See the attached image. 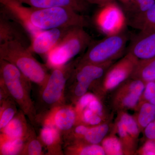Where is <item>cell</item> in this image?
<instances>
[{
  "label": "cell",
  "mask_w": 155,
  "mask_h": 155,
  "mask_svg": "<svg viewBox=\"0 0 155 155\" xmlns=\"http://www.w3.org/2000/svg\"><path fill=\"white\" fill-rule=\"evenodd\" d=\"M0 3L1 13L21 25L31 39L43 30L88 25L84 16L68 8L27 7L16 0H0Z\"/></svg>",
  "instance_id": "cell-1"
},
{
  "label": "cell",
  "mask_w": 155,
  "mask_h": 155,
  "mask_svg": "<svg viewBox=\"0 0 155 155\" xmlns=\"http://www.w3.org/2000/svg\"><path fill=\"white\" fill-rule=\"evenodd\" d=\"M0 82L4 84L31 125H38L35 105L31 97V81L13 64L0 60Z\"/></svg>",
  "instance_id": "cell-2"
},
{
  "label": "cell",
  "mask_w": 155,
  "mask_h": 155,
  "mask_svg": "<svg viewBox=\"0 0 155 155\" xmlns=\"http://www.w3.org/2000/svg\"><path fill=\"white\" fill-rule=\"evenodd\" d=\"M78 61V59L53 69L47 80L41 87L37 105L35 107L38 123L53 109L65 104L67 82Z\"/></svg>",
  "instance_id": "cell-3"
},
{
  "label": "cell",
  "mask_w": 155,
  "mask_h": 155,
  "mask_svg": "<svg viewBox=\"0 0 155 155\" xmlns=\"http://www.w3.org/2000/svg\"><path fill=\"white\" fill-rule=\"evenodd\" d=\"M0 60L14 65L31 82L40 87L44 84L49 75L46 67L34 58L33 53L18 41L0 45Z\"/></svg>",
  "instance_id": "cell-4"
},
{
  "label": "cell",
  "mask_w": 155,
  "mask_h": 155,
  "mask_svg": "<svg viewBox=\"0 0 155 155\" xmlns=\"http://www.w3.org/2000/svg\"><path fill=\"white\" fill-rule=\"evenodd\" d=\"M92 41L84 27L69 28L61 41L45 56L48 67L54 69L66 65L87 49Z\"/></svg>",
  "instance_id": "cell-5"
},
{
  "label": "cell",
  "mask_w": 155,
  "mask_h": 155,
  "mask_svg": "<svg viewBox=\"0 0 155 155\" xmlns=\"http://www.w3.org/2000/svg\"><path fill=\"white\" fill-rule=\"evenodd\" d=\"M128 40L127 35L122 32L106 36L91 43L85 53L78 58V64H102L114 62L124 54Z\"/></svg>",
  "instance_id": "cell-6"
},
{
  "label": "cell",
  "mask_w": 155,
  "mask_h": 155,
  "mask_svg": "<svg viewBox=\"0 0 155 155\" xmlns=\"http://www.w3.org/2000/svg\"><path fill=\"white\" fill-rule=\"evenodd\" d=\"M139 60L130 53L108 68L101 81L95 87V94L99 98L115 90L131 78Z\"/></svg>",
  "instance_id": "cell-7"
},
{
  "label": "cell",
  "mask_w": 155,
  "mask_h": 155,
  "mask_svg": "<svg viewBox=\"0 0 155 155\" xmlns=\"http://www.w3.org/2000/svg\"><path fill=\"white\" fill-rule=\"evenodd\" d=\"M112 129L121 141L124 155L135 154L140 130L134 116L125 111L118 112Z\"/></svg>",
  "instance_id": "cell-8"
},
{
  "label": "cell",
  "mask_w": 155,
  "mask_h": 155,
  "mask_svg": "<svg viewBox=\"0 0 155 155\" xmlns=\"http://www.w3.org/2000/svg\"><path fill=\"white\" fill-rule=\"evenodd\" d=\"M94 17V22L99 30L106 36L123 32L127 20L123 10L116 2L101 7Z\"/></svg>",
  "instance_id": "cell-9"
},
{
  "label": "cell",
  "mask_w": 155,
  "mask_h": 155,
  "mask_svg": "<svg viewBox=\"0 0 155 155\" xmlns=\"http://www.w3.org/2000/svg\"><path fill=\"white\" fill-rule=\"evenodd\" d=\"M145 83L139 79L130 78L115 90L112 104L115 110H135L140 101Z\"/></svg>",
  "instance_id": "cell-10"
},
{
  "label": "cell",
  "mask_w": 155,
  "mask_h": 155,
  "mask_svg": "<svg viewBox=\"0 0 155 155\" xmlns=\"http://www.w3.org/2000/svg\"><path fill=\"white\" fill-rule=\"evenodd\" d=\"M77 121L78 114L75 106L65 104L52 110L40 123L55 127L62 137L77 125Z\"/></svg>",
  "instance_id": "cell-11"
},
{
  "label": "cell",
  "mask_w": 155,
  "mask_h": 155,
  "mask_svg": "<svg viewBox=\"0 0 155 155\" xmlns=\"http://www.w3.org/2000/svg\"><path fill=\"white\" fill-rule=\"evenodd\" d=\"M70 28L41 31L31 39L28 49L32 53L45 56L61 41Z\"/></svg>",
  "instance_id": "cell-12"
},
{
  "label": "cell",
  "mask_w": 155,
  "mask_h": 155,
  "mask_svg": "<svg viewBox=\"0 0 155 155\" xmlns=\"http://www.w3.org/2000/svg\"><path fill=\"white\" fill-rule=\"evenodd\" d=\"M114 62L106 64H86L76 65L68 81H81L91 84L94 87Z\"/></svg>",
  "instance_id": "cell-13"
},
{
  "label": "cell",
  "mask_w": 155,
  "mask_h": 155,
  "mask_svg": "<svg viewBox=\"0 0 155 155\" xmlns=\"http://www.w3.org/2000/svg\"><path fill=\"white\" fill-rule=\"evenodd\" d=\"M11 41L19 42L27 48L31 43L30 36L21 25L1 13L0 45Z\"/></svg>",
  "instance_id": "cell-14"
},
{
  "label": "cell",
  "mask_w": 155,
  "mask_h": 155,
  "mask_svg": "<svg viewBox=\"0 0 155 155\" xmlns=\"http://www.w3.org/2000/svg\"><path fill=\"white\" fill-rule=\"evenodd\" d=\"M127 53L133 55L138 60L155 57V32L140 31L130 41Z\"/></svg>",
  "instance_id": "cell-15"
},
{
  "label": "cell",
  "mask_w": 155,
  "mask_h": 155,
  "mask_svg": "<svg viewBox=\"0 0 155 155\" xmlns=\"http://www.w3.org/2000/svg\"><path fill=\"white\" fill-rule=\"evenodd\" d=\"M22 4L38 8L63 7L72 9L78 13L88 11L89 6L84 0H16Z\"/></svg>",
  "instance_id": "cell-16"
},
{
  "label": "cell",
  "mask_w": 155,
  "mask_h": 155,
  "mask_svg": "<svg viewBox=\"0 0 155 155\" xmlns=\"http://www.w3.org/2000/svg\"><path fill=\"white\" fill-rule=\"evenodd\" d=\"M31 126L27 123L26 116L19 109L11 122L1 130V135L10 139L25 138L28 135Z\"/></svg>",
  "instance_id": "cell-17"
},
{
  "label": "cell",
  "mask_w": 155,
  "mask_h": 155,
  "mask_svg": "<svg viewBox=\"0 0 155 155\" xmlns=\"http://www.w3.org/2000/svg\"><path fill=\"white\" fill-rule=\"evenodd\" d=\"M39 137L44 147L47 150L46 154L64 155L62 136L55 127L50 125H43Z\"/></svg>",
  "instance_id": "cell-18"
},
{
  "label": "cell",
  "mask_w": 155,
  "mask_h": 155,
  "mask_svg": "<svg viewBox=\"0 0 155 155\" xmlns=\"http://www.w3.org/2000/svg\"><path fill=\"white\" fill-rule=\"evenodd\" d=\"M127 23L140 31L155 32V3L144 13L129 17Z\"/></svg>",
  "instance_id": "cell-19"
},
{
  "label": "cell",
  "mask_w": 155,
  "mask_h": 155,
  "mask_svg": "<svg viewBox=\"0 0 155 155\" xmlns=\"http://www.w3.org/2000/svg\"><path fill=\"white\" fill-rule=\"evenodd\" d=\"M130 78L139 79L145 84L155 81V57L139 60Z\"/></svg>",
  "instance_id": "cell-20"
},
{
  "label": "cell",
  "mask_w": 155,
  "mask_h": 155,
  "mask_svg": "<svg viewBox=\"0 0 155 155\" xmlns=\"http://www.w3.org/2000/svg\"><path fill=\"white\" fill-rule=\"evenodd\" d=\"M134 116L140 132H143L146 127L155 119V105L149 102H140Z\"/></svg>",
  "instance_id": "cell-21"
},
{
  "label": "cell",
  "mask_w": 155,
  "mask_h": 155,
  "mask_svg": "<svg viewBox=\"0 0 155 155\" xmlns=\"http://www.w3.org/2000/svg\"><path fill=\"white\" fill-rule=\"evenodd\" d=\"M64 154L68 155H105L106 153L100 144L79 143L64 146Z\"/></svg>",
  "instance_id": "cell-22"
},
{
  "label": "cell",
  "mask_w": 155,
  "mask_h": 155,
  "mask_svg": "<svg viewBox=\"0 0 155 155\" xmlns=\"http://www.w3.org/2000/svg\"><path fill=\"white\" fill-rule=\"evenodd\" d=\"M111 127V124L109 122L95 126H89L81 143L100 144L107 135Z\"/></svg>",
  "instance_id": "cell-23"
},
{
  "label": "cell",
  "mask_w": 155,
  "mask_h": 155,
  "mask_svg": "<svg viewBox=\"0 0 155 155\" xmlns=\"http://www.w3.org/2000/svg\"><path fill=\"white\" fill-rule=\"evenodd\" d=\"M27 137L10 139L1 135L0 155H21L22 150L24 148Z\"/></svg>",
  "instance_id": "cell-24"
},
{
  "label": "cell",
  "mask_w": 155,
  "mask_h": 155,
  "mask_svg": "<svg viewBox=\"0 0 155 155\" xmlns=\"http://www.w3.org/2000/svg\"><path fill=\"white\" fill-rule=\"evenodd\" d=\"M0 130L8 125L17 114V104L11 96L0 102Z\"/></svg>",
  "instance_id": "cell-25"
},
{
  "label": "cell",
  "mask_w": 155,
  "mask_h": 155,
  "mask_svg": "<svg viewBox=\"0 0 155 155\" xmlns=\"http://www.w3.org/2000/svg\"><path fill=\"white\" fill-rule=\"evenodd\" d=\"M43 147L42 142L39 137L37 136L34 127L32 125L21 155H45Z\"/></svg>",
  "instance_id": "cell-26"
},
{
  "label": "cell",
  "mask_w": 155,
  "mask_h": 155,
  "mask_svg": "<svg viewBox=\"0 0 155 155\" xmlns=\"http://www.w3.org/2000/svg\"><path fill=\"white\" fill-rule=\"evenodd\" d=\"M101 143L104 150L107 155H124L122 143L120 139L114 132H111Z\"/></svg>",
  "instance_id": "cell-27"
},
{
  "label": "cell",
  "mask_w": 155,
  "mask_h": 155,
  "mask_svg": "<svg viewBox=\"0 0 155 155\" xmlns=\"http://www.w3.org/2000/svg\"><path fill=\"white\" fill-rule=\"evenodd\" d=\"M155 0H127L124 9L129 17L144 13L152 7Z\"/></svg>",
  "instance_id": "cell-28"
},
{
  "label": "cell",
  "mask_w": 155,
  "mask_h": 155,
  "mask_svg": "<svg viewBox=\"0 0 155 155\" xmlns=\"http://www.w3.org/2000/svg\"><path fill=\"white\" fill-rule=\"evenodd\" d=\"M136 154L155 155V140H147L145 142L138 150Z\"/></svg>",
  "instance_id": "cell-29"
},
{
  "label": "cell",
  "mask_w": 155,
  "mask_h": 155,
  "mask_svg": "<svg viewBox=\"0 0 155 155\" xmlns=\"http://www.w3.org/2000/svg\"><path fill=\"white\" fill-rule=\"evenodd\" d=\"M155 97V81H150L145 84L144 91L142 95L140 101L149 102Z\"/></svg>",
  "instance_id": "cell-30"
},
{
  "label": "cell",
  "mask_w": 155,
  "mask_h": 155,
  "mask_svg": "<svg viewBox=\"0 0 155 155\" xmlns=\"http://www.w3.org/2000/svg\"><path fill=\"white\" fill-rule=\"evenodd\" d=\"M143 132L147 140H155V119L145 128Z\"/></svg>",
  "instance_id": "cell-31"
},
{
  "label": "cell",
  "mask_w": 155,
  "mask_h": 155,
  "mask_svg": "<svg viewBox=\"0 0 155 155\" xmlns=\"http://www.w3.org/2000/svg\"><path fill=\"white\" fill-rule=\"evenodd\" d=\"M84 1L89 4H94L100 7H102L108 3L115 2L116 0H84Z\"/></svg>",
  "instance_id": "cell-32"
},
{
  "label": "cell",
  "mask_w": 155,
  "mask_h": 155,
  "mask_svg": "<svg viewBox=\"0 0 155 155\" xmlns=\"http://www.w3.org/2000/svg\"><path fill=\"white\" fill-rule=\"evenodd\" d=\"M119 1H120L122 4H125V3L126 2L127 0H119Z\"/></svg>",
  "instance_id": "cell-33"
}]
</instances>
